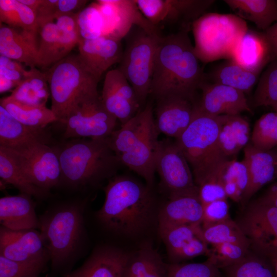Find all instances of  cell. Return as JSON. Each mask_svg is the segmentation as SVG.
Listing matches in <instances>:
<instances>
[{
    "label": "cell",
    "mask_w": 277,
    "mask_h": 277,
    "mask_svg": "<svg viewBox=\"0 0 277 277\" xmlns=\"http://www.w3.org/2000/svg\"><path fill=\"white\" fill-rule=\"evenodd\" d=\"M151 188L127 176H114L104 188V203L96 213L110 231L135 236L148 229L157 214Z\"/></svg>",
    "instance_id": "6da1fadb"
},
{
    "label": "cell",
    "mask_w": 277,
    "mask_h": 277,
    "mask_svg": "<svg viewBox=\"0 0 277 277\" xmlns=\"http://www.w3.org/2000/svg\"><path fill=\"white\" fill-rule=\"evenodd\" d=\"M189 31L182 29L159 39L150 88L156 100L173 95L194 98L204 80Z\"/></svg>",
    "instance_id": "7a4b0ae2"
},
{
    "label": "cell",
    "mask_w": 277,
    "mask_h": 277,
    "mask_svg": "<svg viewBox=\"0 0 277 277\" xmlns=\"http://www.w3.org/2000/svg\"><path fill=\"white\" fill-rule=\"evenodd\" d=\"M61 165V183L74 188L111 178L121 164L106 138H74L55 148Z\"/></svg>",
    "instance_id": "3957f363"
},
{
    "label": "cell",
    "mask_w": 277,
    "mask_h": 277,
    "mask_svg": "<svg viewBox=\"0 0 277 277\" xmlns=\"http://www.w3.org/2000/svg\"><path fill=\"white\" fill-rule=\"evenodd\" d=\"M219 131V116L202 111L196 103L191 123L176 138L175 143L192 168L196 186L229 160L220 150Z\"/></svg>",
    "instance_id": "277c9868"
},
{
    "label": "cell",
    "mask_w": 277,
    "mask_h": 277,
    "mask_svg": "<svg viewBox=\"0 0 277 277\" xmlns=\"http://www.w3.org/2000/svg\"><path fill=\"white\" fill-rule=\"evenodd\" d=\"M45 73L51 95V109L60 123H64L78 104L100 96V80L87 69L78 54L67 56Z\"/></svg>",
    "instance_id": "5b68a950"
},
{
    "label": "cell",
    "mask_w": 277,
    "mask_h": 277,
    "mask_svg": "<svg viewBox=\"0 0 277 277\" xmlns=\"http://www.w3.org/2000/svg\"><path fill=\"white\" fill-rule=\"evenodd\" d=\"M248 29L246 21L235 14L205 13L191 26L194 53L204 63L229 60Z\"/></svg>",
    "instance_id": "8992f818"
},
{
    "label": "cell",
    "mask_w": 277,
    "mask_h": 277,
    "mask_svg": "<svg viewBox=\"0 0 277 277\" xmlns=\"http://www.w3.org/2000/svg\"><path fill=\"white\" fill-rule=\"evenodd\" d=\"M38 229L53 266L72 256L83 230V209L78 204L62 206L39 218Z\"/></svg>",
    "instance_id": "52a82bcc"
},
{
    "label": "cell",
    "mask_w": 277,
    "mask_h": 277,
    "mask_svg": "<svg viewBox=\"0 0 277 277\" xmlns=\"http://www.w3.org/2000/svg\"><path fill=\"white\" fill-rule=\"evenodd\" d=\"M161 37L153 36L138 28L129 38L120 62L118 69L132 86L140 105L150 94L156 50Z\"/></svg>",
    "instance_id": "ba28073f"
},
{
    "label": "cell",
    "mask_w": 277,
    "mask_h": 277,
    "mask_svg": "<svg viewBox=\"0 0 277 277\" xmlns=\"http://www.w3.org/2000/svg\"><path fill=\"white\" fill-rule=\"evenodd\" d=\"M250 249L266 258L277 249V208L258 199L249 201L236 217Z\"/></svg>",
    "instance_id": "9c48e42d"
},
{
    "label": "cell",
    "mask_w": 277,
    "mask_h": 277,
    "mask_svg": "<svg viewBox=\"0 0 277 277\" xmlns=\"http://www.w3.org/2000/svg\"><path fill=\"white\" fill-rule=\"evenodd\" d=\"M9 149L27 178L37 187L49 192L61 183V165L55 148L33 140Z\"/></svg>",
    "instance_id": "30bf717a"
},
{
    "label": "cell",
    "mask_w": 277,
    "mask_h": 277,
    "mask_svg": "<svg viewBox=\"0 0 277 277\" xmlns=\"http://www.w3.org/2000/svg\"><path fill=\"white\" fill-rule=\"evenodd\" d=\"M155 171L160 177L161 188L167 197L199 194L190 165L175 143L160 141Z\"/></svg>",
    "instance_id": "8fae6325"
},
{
    "label": "cell",
    "mask_w": 277,
    "mask_h": 277,
    "mask_svg": "<svg viewBox=\"0 0 277 277\" xmlns=\"http://www.w3.org/2000/svg\"><path fill=\"white\" fill-rule=\"evenodd\" d=\"M117 119L104 107L101 96L87 99L78 104L67 116L65 138H102L114 130Z\"/></svg>",
    "instance_id": "7c38bea8"
},
{
    "label": "cell",
    "mask_w": 277,
    "mask_h": 277,
    "mask_svg": "<svg viewBox=\"0 0 277 277\" xmlns=\"http://www.w3.org/2000/svg\"><path fill=\"white\" fill-rule=\"evenodd\" d=\"M152 114L127 150L117 155L121 164L142 176L150 187L154 183L155 160L160 144L157 138L159 133Z\"/></svg>",
    "instance_id": "4fadbf2b"
},
{
    "label": "cell",
    "mask_w": 277,
    "mask_h": 277,
    "mask_svg": "<svg viewBox=\"0 0 277 277\" xmlns=\"http://www.w3.org/2000/svg\"><path fill=\"white\" fill-rule=\"evenodd\" d=\"M0 255L15 261L46 265L50 258L36 229L13 230L1 226Z\"/></svg>",
    "instance_id": "5bb4252c"
},
{
    "label": "cell",
    "mask_w": 277,
    "mask_h": 277,
    "mask_svg": "<svg viewBox=\"0 0 277 277\" xmlns=\"http://www.w3.org/2000/svg\"><path fill=\"white\" fill-rule=\"evenodd\" d=\"M96 2L102 18V36L121 41L134 26L145 29L149 25L135 0H100Z\"/></svg>",
    "instance_id": "9a60e30c"
},
{
    "label": "cell",
    "mask_w": 277,
    "mask_h": 277,
    "mask_svg": "<svg viewBox=\"0 0 277 277\" xmlns=\"http://www.w3.org/2000/svg\"><path fill=\"white\" fill-rule=\"evenodd\" d=\"M155 124L159 133L177 138L191 123L196 103L177 95L156 100Z\"/></svg>",
    "instance_id": "2e32d148"
},
{
    "label": "cell",
    "mask_w": 277,
    "mask_h": 277,
    "mask_svg": "<svg viewBox=\"0 0 277 277\" xmlns=\"http://www.w3.org/2000/svg\"><path fill=\"white\" fill-rule=\"evenodd\" d=\"M205 78V77H204ZM202 97L197 106L203 112L214 116L240 114L243 112L252 113L245 93L224 85L206 82L200 86Z\"/></svg>",
    "instance_id": "e0dca14e"
},
{
    "label": "cell",
    "mask_w": 277,
    "mask_h": 277,
    "mask_svg": "<svg viewBox=\"0 0 277 277\" xmlns=\"http://www.w3.org/2000/svg\"><path fill=\"white\" fill-rule=\"evenodd\" d=\"M129 256L130 254L117 247L101 246L80 267L64 277H126Z\"/></svg>",
    "instance_id": "ac0fdd59"
},
{
    "label": "cell",
    "mask_w": 277,
    "mask_h": 277,
    "mask_svg": "<svg viewBox=\"0 0 277 277\" xmlns=\"http://www.w3.org/2000/svg\"><path fill=\"white\" fill-rule=\"evenodd\" d=\"M77 45L82 62L99 80L110 67L120 63L123 54L121 41L110 37L81 39Z\"/></svg>",
    "instance_id": "d6986e66"
},
{
    "label": "cell",
    "mask_w": 277,
    "mask_h": 277,
    "mask_svg": "<svg viewBox=\"0 0 277 277\" xmlns=\"http://www.w3.org/2000/svg\"><path fill=\"white\" fill-rule=\"evenodd\" d=\"M229 60L259 75L263 68L272 61L269 46L264 32L248 29Z\"/></svg>",
    "instance_id": "ffe728a7"
},
{
    "label": "cell",
    "mask_w": 277,
    "mask_h": 277,
    "mask_svg": "<svg viewBox=\"0 0 277 277\" xmlns=\"http://www.w3.org/2000/svg\"><path fill=\"white\" fill-rule=\"evenodd\" d=\"M244 158L249 173L250 182L244 198L241 209L264 186L276 179V152L262 151L254 147L249 142L244 148Z\"/></svg>",
    "instance_id": "44dd1931"
},
{
    "label": "cell",
    "mask_w": 277,
    "mask_h": 277,
    "mask_svg": "<svg viewBox=\"0 0 277 277\" xmlns=\"http://www.w3.org/2000/svg\"><path fill=\"white\" fill-rule=\"evenodd\" d=\"M203 205L199 194L176 195L168 200L158 210V227L174 225H201Z\"/></svg>",
    "instance_id": "7402d4cb"
},
{
    "label": "cell",
    "mask_w": 277,
    "mask_h": 277,
    "mask_svg": "<svg viewBox=\"0 0 277 277\" xmlns=\"http://www.w3.org/2000/svg\"><path fill=\"white\" fill-rule=\"evenodd\" d=\"M0 223L13 230L38 229L39 220L31 196L21 193L0 199Z\"/></svg>",
    "instance_id": "603a6c76"
},
{
    "label": "cell",
    "mask_w": 277,
    "mask_h": 277,
    "mask_svg": "<svg viewBox=\"0 0 277 277\" xmlns=\"http://www.w3.org/2000/svg\"><path fill=\"white\" fill-rule=\"evenodd\" d=\"M37 33L22 30L1 23L0 54L30 68L36 66L38 45Z\"/></svg>",
    "instance_id": "cb8c5ba5"
},
{
    "label": "cell",
    "mask_w": 277,
    "mask_h": 277,
    "mask_svg": "<svg viewBox=\"0 0 277 277\" xmlns=\"http://www.w3.org/2000/svg\"><path fill=\"white\" fill-rule=\"evenodd\" d=\"M219 121L220 150L228 159H234L250 141L249 123L240 114L219 115Z\"/></svg>",
    "instance_id": "d4e9b609"
},
{
    "label": "cell",
    "mask_w": 277,
    "mask_h": 277,
    "mask_svg": "<svg viewBox=\"0 0 277 277\" xmlns=\"http://www.w3.org/2000/svg\"><path fill=\"white\" fill-rule=\"evenodd\" d=\"M43 130L22 124L0 105V146L13 149L33 140L47 144L49 137Z\"/></svg>",
    "instance_id": "484cf974"
},
{
    "label": "cell",
    "mask_w": 277,
    "mask_h": 277,
    "mask_svg": "<svg viewBox=\"0 0 277 277\" xmlns=\"http://www.w3.org/2000/svg\"><path fill=\"white\" fill-rule=\"evenodd\" d=\"M224 2L235 15L254 23L263 31L277 22L276 0H225Z\"/></svg>",
    "instance_id": "4316f807"
},
{
    "label": "cell",
    "mask_w": 277,
    "mask_h": 277,
    "mask_svg": "<svg viewBox=\"0 0 277 277\" xmlns=\"http://www.w3.org/2000/svg\"><path fill=\"white\" fill-rule=\"evenodd\" d=\"M126 277H168L167 264L150 242L130 254Z\"/></svg>",
    "instance_id": "83f0119b"
},
{
    "label": "cell",
    "mask_w": 277,
    "mask_h": 277,
    "mask_svg": "<svg viewBox=\"0 0 277 277\" xmlns=\"http://www.w3.org/2000/svg\"><path fill=\"white\" fill-rule=\"evenodd\" d=\"M0 177L3 183L12 185L21 193L39 199L48 195L49 191L37 187L29 180L13 152L2 146H0Z\"/></svg>",
    "instance_id": "f1b7e54d"
},
{
    "label": "cell",
    "mask_w": 277,
    "mask_h": 277,
    "mask_svg": "<svg viewBox=\"0 0 277 277\" xmlns=\"http://www.w3.org/2000/svg\"><path fill=\"white\" fill-rule=\"evenodd\" d=\"M205 77L211 83L227 86L244 93L249 92L259 79V75L246 70L231 60L215 66Z\"/></svg>",
    "instance_id": "f546056e"
},
{
    "label": "cell",
    "mask_w": 277,
    "mask_h": 277,
    "mask_svg": "<svg viewBox=\"0 0 277 277\" xmlns=\"http://www.w3.org/2000/svg\"><path fill=\"white\" fill-rule=\"evenodd\" d=\"M45 73L35 67L28 70L23 81L10 95L21 103L37 106H45L50 94Z\"/></svg>",
    "instance_id": "4dcf8cb0"
},
{
    "label": "cell",
    "mask_w": 277,
    "mask_h": 277,
    "mask_svg": "<svg viewBox=\"0 0 277 277\" xmlns=\"http://www.w3.org/2000/svg\"><path fill=\"white\" fill-rule=\"evenodd\" d=\"M0 105L22 124L34 128L44 129L48 124L58 122L51 109L21 103L10 95L1 99Z\"/></svg>",
    "instance_id": "1f68e13d"
},
{
    "label": "cell",
    "mask_w": 277,
    "mask_h": 277,
    "mask_svg": "<svg viewBox=\"0 0 277 277\" xmlns=\"http://www.w3.org/2000/svg\"><path fill=\"white\" fill-rule=\"evenodd\" d=\"M221 175L228 198L241 207L250 182L249 173L245 161L244 160L239 161L236 159L228 160L222 168Z\"/></svg>",
    "instance_id": "d6a6232c"
},
{
    "label": "cell",
    "mask_w": 277,
    "mask_h": 277,
    "mask_svg": "<svg viewBox=\"0 0 277 277\" xmlns=\"http://www.w3.org/2000/svg\"><path fill=\"white\" fill-rule=\"evenodd\" d=\"M168 255L173 263L179 253L195 238L203 236L201 225H174L158 227Z\"/></svg>",
    "instance_id": "836d02e7"
},
{
    "label": "cell",
    "mask_w": 277,
    "mask_h": 277,
    "mask_svg": "<svg viewBox=\"0 0 277 277\" xmlns=\"http://www.w3.org/2000/svg\"><path fill=\"white\" fill-rule=\"evenodd\" d=\"M39 42L37 47L36 66L47 67L58 61L59 33L54 19L37 21Z\"/></svg>",
    "instance_id": "e575fe53"
},
{
    "label": "cell",
    "mask_w": 277,
    "mask_h": 277,
    "mask_svg": "<svg viewBox=\"0 0 277 277\" xmlns=\"http://www.w3.org/2000/svg\"><path fill=\"white\" fill-rule=\"evenodd\" d=\"M0 21L10 27L37 33L35 12L19 0H0Z\"/></svg>",
    "instance_id": "d590c367"
},
{
    "label": "cell",
    "mask_w": 277,
    "mask_h": 277,
    "mask_svg": "<svg viewBox=\"0 0 277 277\" xmlns=\"http://www.w3.org/2000/svg\"><path fill=\"white\" fill-rule=\"evenodd\" d=\"M223 270L226 277H276L269 261L251 250L240 261Z\"/></svg>",
    "instance_id": "8d00e7d4"
},
{
    "label": "cell",
    "mask_w": 277,
    "mask_h": 277,
    "mask_svg": "<svg viewBox=\"0 0 277 277\" xmlns=\"http://www.w3.org/2000/svg\"><path fill=\"white\" fill-rule=\"evenodd\" d=\"M202 228L204 238L209 245L230 243L250 248L249 240L235 220L231 218L214 224L202 226Z\"/></svg>",
    "instance_id": "74e56055"
},
{
    "label": "cell",
    "mask_w": 277,
    "mask_h": 277,
    "mask_svg": "<svg viewBox=\"0 0 277 277\" xmlns=\"http://www.w3.org/2000/svg\"><path fill=\"white\" fill-rule=\"evenodd\" d=\"M250 143L262 151L271 150L277 146V112H271L262 115L255 123Z\"/></svg>",
    "instance_id": "f35d334b"
},
{
    "label": "cell",
    "mask_w": 277,
    "mask_h": 277,
    "mask_svg": "<svg viewBox=\"0 0 277 277\" xmlns=\"http://www.w3.org/2000/svg\"><path fill=\"white\" fill-rule=\"evenodd\" d=\"M255 107L271 106L277 104V61L273 60L259 79L253 95Z\"/></svg>",
    "instance_id": "ab89813d"
},
{
    "label": "cell",
    "mask_w": 277,
    "mask_h": 277,
    "mask_svg": "<svg viewBox=\"0 0 277 277\" xmlns=\"http://www.w3.org/2000/svg\"><path fill=\"white\" fill-rule=\"evenodd\" d=\"M101 99L105 109L125 124L137 112L138 109L116 92L110 85L104 81Z\"/></svg>",
    "instance_id": "60d3db41"
},
{
    "label": "cell",
    "mask_w": 277,
    "mask_h": 277,
    "mask_svg": "<svg viewBox=\"0 0 277 277\" xmlns=\"http://www.w3.org/2000/svg\"><path fill=\"white\" fill-rule=\"evenodd\" d=\"M77 13L61 14L55 18L59 33L58 61L68 56L80 40Z\"/></svg>",
    "instance_id": "b9f144b4"
},
{
    "label": "cell",
    "mask_w": 277,
    "mask_h": 277,
    "mask_svg": "<svg viewBox=\"0 0 277 277\" xmlns=\"http://www.w3.org/2000/svg\"><path fill=\"white\" fill-rule=\"evenodd\" d=\"M209 246L207 260L220 270L240 261L250 250L249 247L230 243Z\"/></svg>",
    "instance_id": "7bdbcfd3"
},
{
    "label": "cell",
    "mask_w": 277,
    "mask_h": 277,
    "mask_svg": "<svg viewBox=\"0 0 277 277\" xmlns=\"http://www.w3.org/2000/svg\"><path fill=\"white\" fill-rule=\"evenodd\" d=\"M76 23L80 39L102 36L103 22L96 2L85 7L76 14Z\"/></svg>",
    "instance_id": "ee69618b"
},
{
    "label": "cell",
    "mask_w": 277,
    "mask_h": 277,
    "mask_svg": "<svg viewBox=\"0 0 277 277\" xmlns=\"http://www.w3.org/2000/svg\"><path fill=\"white\" fill-rule=\"evenodd\" d=\"M168 277H221L220 269L207 259L202 263L167 264Z\"/></svg>",
    "instance_id": "f6af8a7d"
},
{
    "label": "cell",
    "mask_w": 277,
    "mask_h": 277,
    "mask_svg": "<svg viewBox=\"0 0 277 277\" xmlns=\"http://www.w3.org/2000/svg\"><path fill=\"white\" fill-rule=\"evenodd\" d=\"M223 165L215 173L196 185L199 197L203 205L218 200L228 199L222 180L221 170Z\"/></svg>",
    "instance_id": "bcb514c9"
},
{
    "label": "cell",
    "mask_w": 277,
    "mask_h": 277,
    "mask_svg": "<svg viewBox=\"0 0 277 277\" xmlns=\"http://www.w3.org/2000/svg\"><path fill=\"white\" fill-rule=\"evenodd\" d=\"M45 266L11 260L0 255V277H37Z\"/></svg>",
    "instance_id": "7dc6e473"
},
{
    "label": "cell",
    "mask_w": 277,
    "mask_h": 277,
    "mask_svg": "<svg viewBox=\"0 0 277 277\" xmlns=\"http://www.w3.org/2000/svg\"><path fill=\"white\" fill-rule=\"evenodd\" d=\"M145 17L156 26L160 23L167 21L169 15L170 0H135Z\"/></svg>",
    "instance_id": "c3c4849f"
},
{
    "label": "cell",
    "mask_w": 277,
    "mask_h": 277,
    "mask_svg": "<svg viewBox=\"0 0 277 277\" xmlns=\"http://www.w3.org/2000/svg\"><path fill=\"white\" fill-rule=\"evenodd\" d=\"M104 81L108 83L120 95L138 109L140 108L141 105L133 89L118 68L108 71L105 75Z\"/></svg>",
    "instance_id": "681fc988"
},
{
    "label": "cell",
    "mask_w": 277,
    "mask_h": 277,
    "mask_svg": "<svg viewBox=\"0 0 277 277\" xmlns=\"http://www.w3.org/2000/svg\"><path fill=\"white\" fill-rule=\"evenodd\" d=\"M231 218L227 199L218 200L203 205V217L201 226H205Z\"/></svg>",
    "instance_id": "f907efd6"
},
{
    "label": "cell",
    "mask_w": 277,
    "mask_h": 277,
    "mask_svg": "<svg viewBox=\"0 0 277 277\" xmlns=\"http://www.w3.org/2000/svg\"><path fill=\"white\" fill-rule=\"evenodd\" d=\"M27 71L21 63L0 55V75L13 82L16 87L24 78Z\"/></svg>",
    "instance_id": "816d5d0a"
},
{
    "label": "cell",
    "mask_w": 277,
    "mask_h": 277,
    "mask_svg": "<svg viewBox=\"0 0 277 277\" xmlns=\"http://www.w3.org/2000/svg\"><path fill=\"white\" fill-rule=\"evenodd\" d=\"M87 2L83 0H58L55 18L61 14L78 13L85 8Z\"/></svg>",
    "instance_id": "f5cc1de1"
},
{
    "label": "cell",
    "mask_w": 277,
    "mask_h": 277,
    "mask_svg": "<svg viewBox=\"0 0 277 277\" xmlns=\"http://www.w3.org/2000/svg\"><path fill=\"white\" fill-rule=\"evenodd\" d=\"M263 32L268 43L272 61H277V22Z\"/></svg>",
    "instance_id": "db71d44e"
},
{
    "label": "cell",
    "mask_w": 277,
    "mask_h": 277,
    "mask_svg": "<svg viewBox=\"0 0 277 277\" xmlns=\"http://www.w3.org/2000/svg\"><path fill=\"white\" fill-rule=\"evenodd\" d=\"M258 199L277 208V182L270 186L264 194Z\"/></svg>",
    "instance_id": "11a10c76"
},
{
    "label": "cell",
    "mask_w": 277,
    "mask_h": 277,
    "mask_svg": "<svg viewBox=\"0 0 277 277\" xmlns=\"http://www.w3.org/2000/svg\"><path fill=\"white\" fill-rule=\"evenodd\" d=\"M16 87L15 84L11 81H9L0 75V92L1 93L7 92L11 89Z\"/></svg>",
    "instance_id": "9f6ffc18"
},
{
    "label": "cell",
    "mask_w": 277,
    "mask_h": 277,
    "mask_svg": "<svg viewBox=\"0 0 277 277\" xmlns=\"http://www.w3.org/2000/svg\"><path fill=\"white\" fill-rule=\"evenodd\" d=\"M266 258L269 261L277 277V249L270 253Z\"/></svg>",
    "instance_id": "6f0895ef"
},
{
    "label": "cell",
    "mask_w": 277,
    "mask_h": 277,
    "mask_svg": "<svg viewBox=\"0 0 277 277\" xmlns=\"http://www.w3.org/2000/svg\"><path fill=\"white\" fill-rule=\"evenodd\" d=\"M41 1L42 0H19L21 3L32 9L35 13L39 6Z\"/></svg>",
    "instance_id": "680465c9"
},
{
    "label": "cell",
    "mask_w": 277,
    "mask_h": 277,
    "mask_svg": "<svg viewBox=\"0 0 277 277\" xmlns=\"http://www.w3.org/2000/svg\"><path fill=\"white\" fill-rule=\"evenodd\" d=\"M272 107L274 109V111L277 112V104Z\"/></svg>",
    "instance_id": "91938a15"
},
{
    "label": "cell",
    "mask_w": 277,
    "mask_h": 277,
    "mask_svg": "<svg viewBox=\"0 0 277 277\" xmlns=\"http://www.w3.org/2000/svg\"><path fill=\"white\" fill-rule=\"evenodd\" d=\"M276 165H277V152H276ZM277 178V168H276V179Z\"/></svg>",
    "instance_id": "94428289"
}]
</instances>
